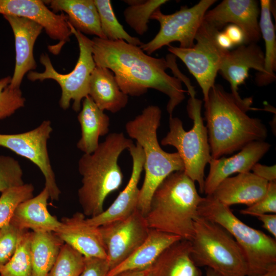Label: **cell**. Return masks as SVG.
<instances>
[{"label": "cell", "mask_w": 276, "mask_h": 276, "mask_svg": "<svg viewBox=\"0 0 276 276\" xmlns=\"http://www.w3.org/2000/svg\"><path fill=\"white\" fill-rule=\"evenodd\" d=\"M72 34L76 38L79 48V55L76 64L70 73L62 74L53 67L48 55L43 53L40 62L44 66L43 72L30 71L28 79L32 81L52 79L56 81L61 89L59 106L66 110L73 101L72 108L76 112L80 111L82 100L88 96L91 74L96 66L92 53L91 40L84 34L76 30L68 22Z\"/></svg>", "instance_id": "9c48e42d"}, {"label": "cell", "mask_w": 276, "mask_h": 276, "mask_svg": "<svg viewBox=\"0 0 276 276\" xmlns=\"http://www.w3.org/2000/svg\"><path fill=\"white\" fill-rule=\"evenodd\" d=\"M11 77L0 79V120L10 117L23 107L26 99L19 88L10 86Z\"/></svg>", "instance_id": "e575fe53"}, {"label": "cell", "mask_w": 276, "mask_h": 276, "mask_svg": "<svg viewBox=\"0 0 276 276\" xmlns=\"http://www.w3.org/2000/svg\"><path fill=\"white\" fill-rule=\"evenodd\" d=\"M245 276H276V268L273 269L272 270H271L267 272L262 274H259V275H246Z\"/></svg>", "instance_id": "f6af8a7d"}, {"label": "cell", "mask_w": 276, "mask_h": 276, "mask_svg": "<svg viewBox=\"0 0 276 276\" xmlns=\"http://www.w3.org/2000/svg\"><path fill=\"white\" fill-rule=\"evenodd\" d=\"M64 243L52 232H31L32 276H48Z\"/></svg>", "instance_id": "83f0119b"}, {"label": "cell", "mask_w": 276, "mask_h": 276, "mask_svg": "<svg viewBox=\"0 0 276 276\" xmlns=\"http://www.w3.org/2000/svg\"><path fill=\"white\" fill-rule=\"evenodd\" d=\"M44 2L48 3L55 13L65 12L68 22L82 34L106 39L101 30L94 0H51Z\"/></svg>", "instance_id": "4316f807"}, {"label": "cell", "mask_w": 276, "mask_h": 276, "mask_svg": "<svg viewBox=\"0 0 276 276\" xmlns=\"http://www.w3.org/2000/svg\"><path fill=\"white\" fill-rule=\"evenodd\" d=\"M0 14L29 19L42 27L47 35L59 43L49 46L51 52L58 54L72 34L67 18L61 13L57 14L40 0H0Z\"/></svg>", "instance_id": "5bb4252c"}, {"label": "cell", "mask_w": 276, "mask_h": 276, "mask_svg": "<svg viewBox=\"0 0 276 276\" xmlns=\"http://www.w3.org/2000/svg\"><path fill=\"white\" fill-rule=\"evenodd\" d=\"M203 198L184 171L171 173L152 195L145 216L148 227L190 241Z\"/></svg>", "instance_id": "277c9868"}, {"label": "cell", "mask_w": 276, "mask_h": 276, "mask_svg": "<svg viewBox=\"0 0 276 276\" xmlns=\"http://www.w3.org/2000/svg\"><path fill=\"white\" fill-rule=\"evenodd\" d=\"M205 276H220L218 273L213 270L212 269L207 268L206 270Z\"/></svg>", "instance_id": "bcb514c9"}, {"label": "cell", "mask_w": 276, "mask_h": 276, "mask_svg": "<svg viewBox=\"0 0 276 276\" xmlns=\"http://www.w3.org/2000/svg\"><path fill=\"white\" fill-rule=\"evenodd\" d=\"M109 270L106 259L85 258L84 267L80 276H106Z\"/></svg>", "instance_id": "f35d334b"}, {"label": "cell", "mask_w": 276, "mask_h": 276, "mask_svg": "<svg viewBox=\"0 0 276 276\" xmlns=\"http://www.w3.org/2000/svg\"><path fill=\"white\" fill-rule=\"evenodd\" d=\"M85 258L106 259V253L99 227L89 224L82 212L62 218L54 232Z\"/></svg>", "instance_id": "ac0fdd59"}, {"label": "cell", "mask_w": 276, "mask_h": 276, "mask_svg": "<svg viewBox=\"0 0 276 276\" xmlns=\"http://www.w3.org/2000/svg\"><path fill=\"white\" fill-rule=\"evenodd\" d=\"M24 231L11 223L0 229V270L14 254Z\"/></svg>", "instance_id": "8d00e7d4"}, {"label": "cell", "mask_w": 276, "mask_h": 276, "mask_svg": "<svg viewBox=\"0 0 276 276\" xmlns=\"http://www.w3.org/2000/svg\"><path fill=\"white\" fill-rule=\"evenodd\" d=\"M259 2L255 0H224L208 11L203 20L219 31L227 24L239 27L245 36L244 44L257 43L261 34L258 18Z\"/></svg>", "instance_id": "9a60e30c"}, {"label": "cell", "mask_w": 276, "mask_h": 276, "mask_svg": "<svg viewBox=\"0 0 276 276\" xmlns=\"http://www.w3.org/2000/svg\"><path fill=\"white\" fill-rule=\"evenodd\" d=\"M191 253L190 241L181 239L174 242L151 265L150 276H201Z\"/></svg>", "instance_id": "603a6c76"}, {"label": "cell", "mask_w": 276, "mask_h": 276, "mask_svg": "<svg viewBox=\"0 0 276 276\" xmlns=\"http://www.w3.org/2000/svg\"><path fill=\"white\" fill-rule=\"evenodd\" d=\"M53 131L51 122L43 121L36 128L22 133L0 134V146L28 159L40 169L45 179L50 198L58 201L61 191L57 184L48 150V141Z\"/></svg>", "instance_id": "7c38bea8"}, {"label": "cell", "mask_w": 276, "mask_h": 276, "mask_svg": "<svg viewBox=\"0 0 276 276\" xmlns=\"http://www.w3.org/2000/svg\"><path fill=\"white\" fill-rule=\"evenodd\" d=\"M31 237V232L23 231L14 254L0 270V275L32 276Z\"/></svg>", "instance_id": "4dcf8cb0"}, {"label": "cell", "mask_w": 276, "mask_h": 276, "mask_svg": "<svg viewBox=\"0 0 276 276\" xmlns=\"http://www.w3.org/2000/svg\"><path fill=\"white\" fill-rule=\"evenodd\" d=\"M133 144L132 140L122 132L109 133L94 152L84 154L79 159L82 186L78 196L86 216L93 217L102 213L107 196L121 187L123 174L118 159Z\"/></svg>", "instance_id": "3957f363"}, {"label": "cell", "mask_w": 276, "mask_h": 276, "mask_svg": "<svg viewBox=\"0 0 276 276\" xmlns=\"http://www.w3.org/2000/svg\"><path fill=\"white\" fill-rule=\"evenodd\" d=\"M264 54L256 43L239 45L233 50H227L219 71L230 84L231 93L240 98L238 87L244 83L248 72L254 69L259 73L264 71Z\"/></svg>", "instance_id": "ffe728a7"}, {"label": "cell", "mask_w": 276, "mask_h": 276, "mask_svg": "<svg viewBox=\"0 0 276 276\" xmlns=\"http://www.w3.org/2000/svg\"><path fill=\"white\" fill-rule=\"evenodd\" d=\"M50 195L44 187L36 196L20 203L10 223L21 230L31 229L34 232H54L60 221L52 215L48 209Z\"/></svg>", "instance_id": "7402d4cb"}, {"label": "cell", "mask_w": 276, "mask_h": 276, "mask_svg": "<svg viewBox=\"0 0 276 276\" xmlns=\"http://www.w3.org/2000/svg\"><path fill=\"white\" fill-rule=\"evenodd\" d=\"M252 98H237L219 84L211 88L204 101L209 143L212 158L241 150L254 141H265L267 129L262 121L247 112Z\"/></svg>", "instance_id": "7a4b0ae2"}, {"label": "cell", "mask_w": 276, "mask_h": 276, "mask_svg": "<svg viewBox=\"0 0 276 276\" xmlns=\"http://www.w3.org/2000/svg\"><path fill=\"white\" fill-rule=\"evenodd\" d=\"M190 242L191 258L197 267L205 266L220 276L247 275L242 249L233 237L218 224L197 216Z\"/></svg>", "instance_id": "52a82bcc"}, {"label": "cell", "mask_w": 276, "mask_h": 276, "mask_svg": "<svg viewBox=\"0 0 276 276\" xmlns=\"http://www.w3.org/2000/svg\"><path fill=\"white\" fill-rule=\"evenodd\" d=\"M216 2L201 0L190 8L182 7L178 11L170 14L163 13L158 8L151 15L150 19L158 21L160 29L151 40L142 43L140 47L148 55L174 41L179 42V47L181 48L192 47L205 14Z\"/></svg>", "instance_id": "8fae6325"}, {"label": "cell", "mask_w": 276, "mask_h": 276, "mask_svg": "<svg viewBox=\"0 0 276 276\" xmlns=\"http://www.w3.org/2000/svg\"><path fill=\"white\" fill-rule=\"evenodd\" d=\"M150 267L143 269L125 270L113 276H150Z\"/></svg>", "instance_id": "ee69618b"}, {"label": "cell", "mask_w": 276, "mask_h": 276, "mask_svg": "<svg viewBox=\"0 0 276 276\" xmlns=\"http://www.w3.org/2000/svg\"><path fill=\"white\" fill-rule=\"evenodd\" d=\"M128 150L132 160V171L129 181L106 210L97 216L86 218L87 222L91 225L100 227L109 222L125 219L137 209L140 195L138 185L144 170V154L141 146L137 143L131 145Z\"/></svg>", "instance_id": "2e32d148"}, {"label": "cell", "mask_w": 276, "mask_h": 276, "mask_svg": "<svg viewBox=\"0 0 276 276\" xmlns=\"http://www.w3.org/2000/svg\"><path fill=\"white\" fill-rule=\"evenodd\" d=\"M22 176L18 160L9 156L0 155V193L24 185Z\"/></svg>", "instance_id": "d590c367"}, {"label": "cell", "mask_w": 276, "mask_h": 276, "mask_svg": "<svg viewBox=\"0 0 276 276\" xmlns=\"http://www.w3.org/2000/svg\"><path fill=\"white\" fill-rule=\"evenodd\" d=\"M252 173L257 176L269 182H276L275 165L268 166L257 163L251 169Z\"/></svg>", "instance_id": "ab89813d"}, {"label": "cell", "mask_w": 276, "mask_h": 276, "mask_svg": "<svg viewBox=\"0 0 276 276\" xmlns=\"http://www.w3.org/2000/svg\"><path fill=\"white\" fill-rule=\"evenodd\" d=\"M97 8L102 32L106 39L122 40L133 45L140 46L143 42L130 35L118 21L110 0H94Z\"/></svg>", "instance_id": "f546056e"}, {"label": "cell", "mask_w": 276, "mask_h": 276, "mask_svg": "<svg viewBox=\"0 0 276 276\" xmlns=\"http://www.w3.org/2000/svg\"><path fill=\"white\" fill-rule=\"evenodd\" d=\"M270 147L271 145L265 141H254L231 157L212 158L209 163V172L205 178L203 193L212 195L218 186L233 174L250 172Z\"/></svg>", "instance_id": "e0dca14e"}, {"label": "cell", "mask_w": 276, "mask_h": 276, "mask_svg": "<svg viewBox=\"0 0 276 276\" xmlns=\"http://www.w3.org/2000/svg\"><path fill=\"white\" fill-rule=\"evenodd\" d=\"M162 111L151 105L125 125L127 134L135 140L144 154V180L140 189L137 209L145 216L149 209L152 195L159 184L171 173L184 170L178 153H168L160 146L157 131L160 126Z\"/></svg>", "instance_id": "5b68a950"}, {"label": "cell", "mask_w": 276, "mask_h": 276, "mask_svg": "<svg viewBox=\"0 0 276 276\" xmlns=\"http://www.w3.org/2000/svg\"><path fill=\"white\" fill-rule=\"evenodd\" d=\"M241 214L257 216L276 213V182H269L264 196L254 204L240 211Z\"/></svg>", "instance_id": "74e56055"}, {"label": "cell", "mask_w": 276, "mask_h": 276, "mask_svg": "<svg viewBox=\"0 0 276 276\" xmlns=\"http://www.w3.org/2000/svg\"><path fill=\"white\" fill-rule=\"evenodd\" d=\"M202 101L190 96L187 110L193 121V127L186 131L180 119L169 117V131L163 137V146H172L177 149L184 165V172L199 186V192L203 193L204 170L212 157L209 143L207 129L201 116Z\"/></svg>", "instance_id": "ba28073f"}, {"label": "cell", "mask_w": 276, "mask_h": 276, "mask_svg": "<svg viewBox=\"0 0 276 276\" xmlns=\"http://www.w3.org/2000/svg\"><path fill=\"white\" fill-rule=\"evenodd\" d=\"M91 40L96 66L107 68L114 74L120 89L132 97H140L148 89H156L169 99L167 110L170 116L185 98L180 78L168 75L169 56L155 58L147 54L140 46L122 40H109L94 37Z\"/></svg>", "instance_id": "6da1fadb"}, {"label": "cell", "mask_w": 276, "mask_h": 276, "mask_svg": "<svg viewBox=\"0 0 276 276\" xmlns=\"http://www.w3.org/2000/svg\"><path fill=\"white\" fill-rule=\"evenodd\" d=\"M260 18L259 22L261 35L265 41L264 71L257 73L255 81L258 86L271 83L275 79L276 38L275 29L271 19L272 3L269 0H261L260 2Z\"/></svg>", "instance_id": "f1b7e54d"}, {"label": "cell", "mask_w": 276, "mask_h": 276, "mask_svg": "<svg viewBox=\"0 0 276 276\" xmlns=\"http://www.w3.org/2000/svg\"><path fill=\"white\" fill-rule=\"evenodd\" d=\"M268 183L252 172L239 173L224 179L211 195L228 207L238 204L248 206L264 196Z\"/></svg>", "instance_id": "44dd1931"}, {"label": "cell", "mask_w": 276, "mask_h": 276, "mask_svg": "<svg viewBox=\"0 0 276 276\" xmlns=\"http://www.w3.org/2000/svg\"><path fill=\"white\" fill-rule=\"evenodd\" d=\"M4 17L10 25L15 40V64L10 85L19 88L25 75L36 68L33 48L43 28L26 18L11 15H4Z\"/></svg>", "instance_id": "d6986e66"}, {"label": "cell", "mask_w": 276, "mask_h": 276, "mask_svg": "<svg viewBox=\"0 0 276 276\" xmlns=\"http://www.w3.org/2000/svg\"><path fill=\"white\" fill-rule=\"evenodd\" d=\"M166 0H147L136 5L129 6L124 11L126 23L140 35L148 29V24L153 12L166 3Z\"/></svg>", "instance_id": "836d02e7"}, {"label": "cell", "mask_w": 276, "mask_h": 276, "mask_svg": "<svg viewBox=\"0 0 276 276\" xmlns=\"http://www.w3.org/2000/svg\"><path fill=\"white\" fill-rule=\"evenodd\" d=\"M227 35L233 45L244 44L245 36L242 30L238 26L231 24L228 25L224 31Z\"/></svg>", "instance_id": "60d3db41"}, {"label": "cell", "mask_w": 276, "mask_h": 276, "mask_svg": "<svg viewBox=\"0 0 276 276\" xmlns=\"http://www.w3.org/2000/svg\"><path fill=\"white\" fill-rule=\"evenodd\" d=\"M34 190L32 183H24L1 193L0 229L10 223L15 210L20 203L33 197Z\"/></svg>", "instance_id": "1f68e13d"}, {"label": "cell", "mask_w": 276, "mask_h": 276, "mask_svg": "<svg viewBox=\"0 0 276 276\" xmlns=\"http://www.w3.org/2000/svg\"><path fill=\"white\" fill-rule=\"evenodd\" d=\"M181 239L177 236L150 228L143 243L127 259L109 270L106 276H113L125 270L149 268L163 251Z\"/></svg>", "instance_id": "d4e9b609"}, {"label": "cell", "mask_w": 276, "mask_h": 276, "mask_svg": "<svg viewBox=\"0 0 276 276\" xmlns=\"http://www.w3.org/2000/svg\"><path fill=\"white\" fill-rule=\"evenodd\" d=\"M77 118L81 134L77 147L84 154H90L98 147L100 136L108 133L109 117L87 96L82 100Z\"/></svg>", "instance_id": "484cf974"}, {"label": "cell", "mask_w": 276, "mask_h": 276, "mask_svg": "<svg viewBox=\"0 0 276 276\" xmlns=\"http://www.w3.org/2000/svg\"><path fill=\"white\" fill-rule=\"evenodd\" d=\"M216 41L221 49L229 50L233 44L224 32H218L216 35Z\"/></svg>", "instance_id": "7bdbcfd3"}, {"label": "cell", "mask_w": 276, "mask_h": 276, "mask_svg": "<svg viewBox=\"0 0 276 276\" xmlns=\"http://www.w3.org/2000/svg\"><path fill=\"white\" fill-rule=\"evenodd\" d=\"M220 31L203 20L195 37L196 43L190 48L168 45V50L179 58L196 79L205 101L215 85L223 58L227 50L221 49L216 41Z\"/></svg>", "instance_id": "30bf717a"}, {"label": "cell", "mask_w": 276, "mask_h": 276, "mask_svg": "<svg viewBox=\"0 0 276 276\" xmlns=\"http://www.w3.org/2000/svg\"><path fill=\"white\" fill-rule=\"evenodd\" d=\"M99 227L109 270L127 259L145 240L150 231L138 209L125 219Z\"/></svg>", "instance_id": "4fadbf2b"}, {"label": "cell", "mask_w": 276, "mask_h": 276, "mask_svg": "<svg viewBox=\"0 0 276 276\" xmlns=\"http://www.w3.org/2000/svg\"><path fill=\"white\" fill-rule=\"evenodd\" d=\"M0 276H1V275H0Z\"/></svg>", "instance_id": "7dc6e473"}, {"label": "cell", "mask_w": 276, "mask_h": 276, "mask_svg": "<svg viewBox=\"0 0 276 276\" xmlns=\"http://www.w3.org/2000/svg\"><path fill=\"white\" fill-rule=\"evenodd\" d=\"M198 216L225 228L235 239L246 259L247 275L262 274L276 268V241L239 219L227 206L212 195L203 197Z\"/></svg>", "instance_id": "8992f818"}, {"label": "cell", "mask_w": 276, "mask_h": 276, "mask_svg": "<svg viewBox=\"0 0 276 276\" xmlns=\"http://www.w3.org/2000/svg\"><path fill=\"white\" fill-rule=\"evenodd\" d=\"M84 263L82 255L64 243L48 276H80Z\"/></svg>", "instance_id": "d6a6232c"}, {"label": "cell", "mask_w": 276, "mask_h": 276, "mask_svg": "<svg viewBox=\"0 0 276 276\" xmlns=\"http://www.w3.org/2000/svg\"><path fill=\"white\" fill-rule=\"evenodd\" d=\"M88 96L102 110L118 112L127 104L128 96L120 88L113 73L96 66L90 77Z\"/></svg>", "instance_id": "cb8c5ba5"}, {"label": "cell", "mask_w": 276, "mask_h": 276, "mask_svg": "<svg viewBox=\"0 0 276 276\" xmlns=\"http://www.w3.org/2000/svg\"><path fill=\"white\" fill-rule=\"evenodd\" d=\"M262 223V226L276 238V214H265L256 216Z\"/></svg>", "instance_id": "b9f144b4"}]
</instances>
